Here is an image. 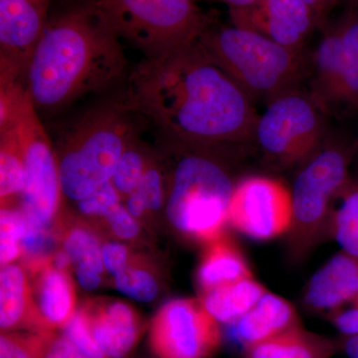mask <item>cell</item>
<instances>
[{
  "instance_id": "30",
  "label": "cell",
  "mask_w": 358,
  "mask_h": 358,
  "mask_svg": "<svg viewBox=\"0 0 358 358\" xmlns=\"http://www.w3.org/2000/svg\"><path fill=\"white\" fill-rule=\"evenodd\" d=\"M115 286L124 296L141 303H150L159 293L154 275L143 266L131 263L115 277Z\"/></svg>"
},
{
  "instance_id": "2",
  "label": "cell",
  "mask_w": 358,
  "mask_h": 358,
  "mask_svg": "<svg viewBox=\"0 0 358 358\" xmlns=\"http://www.w3.org/2000/svg\"><path fill=\"white\" fill-rule=\"evenodd\" d=\"M127 68L119 35L92 0H80L49 18L33 52L25 86L40 117L52 115L114 86Z\"/></svg>"
},
{
  "instance_id": "17",
  "label": "cell",
  "mask_w": 358,
  "mask_h": 358,
  "mask_svg": "<svg viewBox=\"0 0 358 358\" xmlns=\"http://www.w3.org/2000/svg\"><path fill=\"white\" fill-rule=\"evenodd\" d=\"M358 299V257L341 251L315 273L303 289V303L315 313H329Z\"/></svg>"
},
{
  "instance_id": "37",
  "label": "cell",
  "mask_w": 358,
  "mask_h": 358,
  "mask_svg": "<svg viewBox=\"0 0 358 358\" xmlns=\"http://www.w3.org/2000/svg\"><path fill=\"white\" fill-rule=\"evenodd\" d=\"M75 273H76L77 281L80 286L87 289V291L99 288L101 282H102V277H101L102 274L95 270L86 268H75Z\"/></svg>"
},
{
  "instance_id": "32",
  "label": "cell",
  "mask_w": 358,
  "mask_h": 358,
  "mask_svg": "<svg viewBox=\"0 0 358 358\" xmlns=\"http://www.w3.org/2000/svg\"><path fill=\"white\" fill-rule=\"evenodd\" d=\"M122 200L114 185L109 181L100 186L87 199L80 200L76 203L78 210L82 215L90 218H103L113 207L121 203Z\"/></svg>"
},
{
  "instance_id": "23",
  "label": "cell",
  "mask_w": 358,
  "mask_h": 358,
  "mask_svg": "<svg viewBox=\"0 0 358 358\" xmlns=\"http://www.w3.org/2000/svg\"><path fill=\"white\" fill-rule=\"evenodd\" d=\"M25 185L24 148L13 120L0 124V199L1 206L20 199Z\"/></svg>"
},
{
  "instance_id": "36",
  "label": "cell",
  "mask_w": 358,
  "mask_h": 358,
  "mask_svg": "<svg viewBox=\"0 0 358 358\" xmlns=\"http://www.w3.org/2000/svg\"><path fill=\"white\" fill-rule=\"evenodd\" d=\"M44 358H86L64 334H56Z\"/></svg>"
},
{
  "instance_id": "38",
  "label": "cell",
  "mask_w": 358,
  "mask_h": 358,
  "mask_svg": "<svg viewBox=\"0 0 358 358\" xmlns=\"http://www.w3.org/2000/svg\"><path fill=\"white\" fill-rule=\"evenodd\" d=\"M338 352L345 353L348 358H358V334L341 336L336 338Z\"/></svg>"
},
{
  "instance_id": "4",
  "label": "cell",
  "mask_w": 358,
  "mask_h": 358,
  "mask_svg": "<svg viewBox=\"0 0 358 358\" xmlns=\"http://www.w3.org/2000/svg\"><path fill=\"white\" fill-rule=\"evenodd\" d=\"M120 99L96 106L59 131L55 148L63 199L78 202L109 182L129 141L138 136Z\"/></svg>"
},
{
  "instance_id": "12",
  "label": "cell",
  "mask_w": 358,
  "mask_h": 358,
  "mask_svg": "<svg viewBox=\"0 0 358 358\" xmlns=\"http://www.w3.org/2000/svg\"><path fill=\"white\" fill-rule=\"evenodd\" d=\"M292 222L291 194L278 179L249 176L238 181L228 224L252 239L268 241L287 234Z\"/></svg>"
},
{
  "instance_id": "39",
  "label": "cell",
  "mask_w": 358,
  "mask_h": 358,
  "mask_svg": "<svg viewBox=\"0 0 358 358\" xmlns=\"http://www.w3.org/2000/svg\"><path fill=\"white\" fill-rule=\"evenodd\" d=\"M303 1L313 9L317 16L319 24L322 23L327 13L336 6L334 0H303Z\"/></svg>"
},
{
  "instance_id": "33",
  "label": "cell",
  "mask_w": 358,
  "mask_h": 358,
  "mask_svg": "<svg viewBox=\"0 0 358 358\" xmlns=\"http://www.w3.org/2000/svg\"><path fill=\"white\" fill-rule=\"evenodd\" d=\"M103 219L107 222L113 234L119 239L134 240L140 234L138 220L131 215L122 202L113 207Z\"/></svg>"
},
{
  "instance_id": "28",
  "label": "cell",
  "mask_w": 358,
  "mask_h": 358,
  "mask_svg": "<svg viewBox=\"0 0 358 358\" xmlns=\"http://www.w3.org/2000/svg\"><path fill=\"white\" fill-rule=\"evenodd\" d=\"M56 333L7 331L0 336V358H44Z\"/></svg>"
},
{
  "instance_id": "34",
  "label": "cell",
  "mask_w": 358,
  "mask_h": 358,
  "mask_svg": "<svg viewBox=\"0 0 358 358\" xmlns=\"http://www.w3.org/2000/svg\"><path fill=\"white\" fill-rule=\"evenodd\" d=\"M102 260L105 270L115 278L131 263L129 249L119 242H108L102 246Z\"/></svg>"
},
{
  "instance_id": "31",
  "label": "cell",
  "mask_w": 358,
  "mask_h": 358,
  "mask_svg": "<svg viewBox=\"0 0 358 358\" xmlns=\"http://www.w3.org/2000/svg\"><path fill=\"white\" fill-rule=\"evenodd\" d=\"M62 331L85 357L106 358L94 338L83 308H77Z\"/></svg>"
},
{
  "instance_id": "41",
  "label": "cell",
  "mask_w": 358,
  "mask_h": 358,
  "mask_svg": "<svg viewBox=\"0 0 358 358\" xmlns=\"http://www.w3.org/2000/svg\"><path fill=\"white\" fill-rule=\"evenodd\" d=\"M229 7V9H241L252 6L257 0H217Z\"/></svg>"
},
{
  "instance_id": "16",
  "label": "cell",
  "mask_w": 358,
  "mask_h": 358,
  "mask_svg": "<svg viewBox=\"0 0 358 358\" xmlns=\"http://www.w3.org/2000/svg\"><path fill=\"white\" fill-rule=\"evenodd\" d=\"M28 272V271H27ZM33 312L43 333L64 329L76 312V294L68 272L54 267L52 260L29 271Z\"/></svg>"
},
{
  "instance_id": "7",
  "label": "cell",
  "mask_w": 358,
  "mask_h": 358,
  "mask_svg": "<svg viewBox=\"0 0 358 358\" xmlns=\"http://www.w3.org/2000/svg\"><path fill=\"white\" fill-rule=\"evenodd\" d=\"M120 38L155 59L196 43L211 25L195 0H92Z\"/></svg>"
},
{
  "instance_id": "10",
  "label": "cell",
  "mask_w": 358,
  "mask_h": 358,
  "mask_svg": "<svg viewBox=\"0 0 358 358\" xmlns=\"http://www.w3.org/2000/svg\"><path fill=\"white\" fill-rule=\"evenodd\" d=\"M310 96L324 114L358 110V7H350L320 38Z\"/></svg>"
},
{
  "instance_id": "5",
  "label": "cell",
  "mask_w": 358,
  "mask_h": 358,
  "mask_svg": "<svg viewBox=\"0 0 358 358\" xmlns=\"http://www.w3.org/2000/svg\"><path fill=\"white\" fill-rule=\"evenodd\" d=\"M355 145L326 140L319 150L301 162L289 187L292 222L287 233L289 262L305 260L329 238L334 202L350 182Z\"/></svg>"
},
{
  "instance_id": "21",
  "label": "cell",
  "mask_w": 358,
  "mask_h": 358,
  "mask_svg": "<svg viewBox=\"0 0 358 358\" xmlns=\"http://www.w3.org/2000/svg\"><path fill=\"white\" fill-rule=\"evenodd\" d=\"M338 352L336 339L294 327L274 338L243 348L244 358H331Z\"/></svg>"
},
{
  "instance_id": "24",
  "label": "cell",
  "mask_w": 358,
  "mask_h": 358,
  "mask_svg": "<svg viewBox=\"0 0 358 358\" xmlns=\"http://www.w3.org/2000/svg\"><path fill=\"white\" fill-rule=\"evenodd\" d=\"M167 185V169L162 157L154 154L140 185L124 199V206L136 220L159 212L166 207Z\"/></svg>"
},
{
  "instance_id": "8",
  "label": "cell",
  "mask_w": 358,
  "mask_h": 358,
  "mask_svg": "<svg viewBox=\"0 0 358 358\" xmlns=\"http://www.w3.org/2000/svg\"><path fill=\"white\" fill-rule=\"evenodd\" d=\"M324 141V113L298 88L268 101L254 131V143L266 159L282 167L300 166Z\"/></svg>"
},
{
  "instance_id": "43",
  "label": "cell",
  "mask_w": 358,
  "mask_h": 358,
  "mask_svg": "<svg viewBox=\"0 0 358 358\" xmlns=\"http://www.w3.org/2000/svg\"><path fill=\"white\" fill-rule=\"evenodd\" d=\"M357 155V157L358 159V140L357 143H355V155Z\"/></svg>"
},
{
  "instance_id": "27",
  "label": "cell",
  "mask_w": 358,
  "mask_h": 358,
  "mask_svg": "<svg viewBox=\"0 0 358 358\" xmlns=\"http://www.w3.org/2000/svg\"><path fill=\"white\" fill-rule=\"evenodd\" d=\"M63 249L69 255L74 268H86L103 274L102 246L94 231L76 225L65 231Z\"/></svg>"
},
{
  "instance_id": "35",
  "label": "cell",
  "mask_w": 358,
  "mask_h": 358,
  "mask_svg": "<svg viewBox=\"0 0 358 358\" xmlns=\"http://www.w3.org/2000/svg\"><path fill=\"white\" fill-rule=\"evenodd\" d=\"M327 319L341 336L358 334V299L350 305L329 313Z\"/></svg>"
},
{
  "instance_id": "14",
  "label": "cell",
  "mask_w": 358,
  "mask_h": 358,
  "mask_svg": "<svg viewBox=\"0 0 358 358\" xmlns=\"http://www.w3.org/2000/svg\"><path fill=\"white\" fill-rule=\"evenodd\" d=\"M233 25L259 33L291 50L303 51L317 16L303 0H257L241 9H231Z\"/></svg>"
},
{
  "instance_id": "25",
  "label": "cell",
  "mask_w": 358,
  "mask_h": 358,
  "mask_svg": "<svg viewBox=\"0 0 358 358\" xmlns=\"http://www.w3.org/2000/svg\"><path fill=\"white\" fill-rule=\"evenodd\" d=\"M329 237L341 251L358 257V180L352 178L334 202Z\"/></svg>"
},
{
  "instance_id": "22",
  "label": "cell",
  "mask_w": 358,
  "mask_h": 358,
  "mask_svg": "<svg viewBox=\"0 0 358 358\" xmlns=\"http://www.w3.org/2000/svg\"><path fill=\"white\" fill-rule=\"evenodd\" d=\"M268 289L254 277L229 282L200 294L199 300L219 324H232L251 310Z\"/></svg>"
},
{
  "instance_id": "29",
  "label": "cell",
  "mask_w": 358,
  "mask_h": 358,
  "mask_svg": "<svg viewBox=\"0 0 358 358\" xmlns=\"http://www.w3.org/2000/svg\"><path fill=\"white\" fill-rule=\"evenodd\" d=\"M26 219L20 207L3 205L0 212V263L1 267L22 256L20 241L24 235Z\"/></svg>"
},
{
  "instance_id": "9",
  "label": "cell",
  "mask_w": 358,
  "mask_h": 358,
  "mask_svg": "<svg viewBox=\"0 0 358 358\" xmlns=\"http://www.w3.org/2000/svg\"><path fill=\"white\" fill-rule=\"evenodd\" d=\"M9 120L15 122L24 148L25 185L18 207L28 220L51 229L63 199L57 157L27 90L0 124Z\"/></svg>"
},
{
  "instance_id": "3",
  "label": "cell",
  "mask_w": 358,
  "mask_h": 358,
  "mask_svg": "<svg viewBox=\"0 0 358 358\" xmlns=\"http://www.w3.org/2000/svg\"><path fill=\"white\" fill-rule=\"evenodd\" d=\"M164 138L174 159L167 169V221L186 239L208 243L225 234L231 200L239 181L228 154L235 148Z\"/></svg>"
},
{
  "instance_id": "19",
  "label": "cell",
  "mask_w": 358,
  "mask_h": 358,
  "mask_svg": "<svg viewBox=\"0 0 358 358\" xmlns=\"http://www.w3.org/2000/svg\"><path fill=\"white\" fill-rule=\"evenodd\" d=\"M0 329L7 331L40 329L33 312L31 288L27 270L20 264L1 267L0 272Z\"/></svg>"
},
{
  "instance_id": "1",
  "label": "cell",
  "mask_w": 358,
  "mask_h": 358,
  "mask_svg": "<svg viewBox=\"0 0 358 358\" xmlns=\"http://www.w3.org/2000/svg\"><path fill=\"white\" fill-rule=\"evenodd\" d=\"M120 98L147 117L162 136L183 143L237 148L254 143L259 115L253 101L199 42L143 59Z\"/></svg>"
},
{
  "instance_id": "15",
  "label": "cell",
  "mask_w": 358,
  "mask_h": 358,
  "mask_svg": "<svg viewBox=\"0 0 358 358\" xmlns=\"http://www.w3.org/2000/svg\"><path fill=\"white\" fill-rule=\"evenodd\" d=\"M81 308L106 358H127L133 352L143 331V322L133 307L119 300L99 299Z\"/></svg>"
},
{
  "instance_id": "40",
  "label": "cell",
  "mask_w": 358,
  "mask_h": 358,
  "mask_svg": "<svg viewBox=\"0 0 358 358\" xmlns=\"http://www.w3.org/2000/svg\"><path fill=\"white\" fill-rule=\"evenodd\" d=\"M52 264L54 267L57 268L58 270L64 271V272H68L71 266H73L72 261L64 249L55 252L54 256L52 257Z\"/></svg>"
},
{
  "instance_id": "18",
  "label": "cell",
  "mask_w": 358,
  "mask_h": 358,
  "mask_svg": "<svg viewBox=\"0 0 358 358\" xmlns=\"http://www.w3.org/2000/svg\"><path fill=\"white\" fill-rule=\"evenodd\" d=\"M229 326L234 341L245 348L301 324L294 306L268 291L246 315Z\"/></svg>"
},
{
  "instance_id": "13",
  "label": "cell",
  "mask_w": 358,
  "mask_h": 358,
  "mask_svg": "<svg viewBox=\"0 0 358 358\" xmlns=\"http://www.w3.org/2000/svg\"><path fill=\"white\" fill-rule=\"evenodd\" d=\"M52 0H0V83L25 84Z\"/></svg>"
},
{
  "instance_id": "11",
  "label": "cell",
  "mask_w": 358,
  "mask_h": 358,
  "mask_svg": "<svg viewBox=\"0 0 358 358\" xmlns=\"http://www.w3.org/2000/svg\"><path fill=\"white\" fill-rule=\"evenodd\" d=\"M219 324L199 299H176L152 320L150 350L157 358H211L222 343Z\"/></svg>"
},
{
  "instance_id": "42",
  "label": "cell",
  "mask_w": 358,
  "mask_h": 358,
  "mask_svg": "<svg viewBox=\"0 0 358 358\" xmlns=\"http://www.w3.org/2000/svg\"><path fill=\"white\" fill-rule=\"evenodd\" d=\"M334 2L336 4H338V2H345L350 7H358V0H334Z\"/></svg>"
},
{
  "instance_id": "26",
  "label": "cell",
  "mask_w": 358,
  "mask_h": 358,
  "mask_svg": "<svg viewBox=\"0 0 358 358\" xmlns=\"http://www.w3.org/2000/svg\"><path fill=\"white\" fill-rule=\"evenodd\" d=\"M154 152L145 143L134 136L122 152L110 182L122 199H126L140 185Z\"/></svg>"
},
{
  "instance_id": "6",
  "label": "cell",
  "mask_w": 358,
  "mask_h": 358,
  "mask_svg": "<svg viewBox=\"0 0 358 358\" xmlns=\"http://www.w3.org/2000/svg\"><path fill=\"white\" fill-rule=\"evenodd\" d=\"M209 56L252 101H268L296 88L303 53L245 28H207L199 39Z\"/></svg>"
},
{
  "instance_id": "20",
  "label": "cell",
  "mask_w": 358,
  "mask_h": 358,
  "mask_svg": "<svg viewBox=\"0 0 358 358\" xmlns=\"http://www.w3.org/2000/svg\"><path fill=\"white\" fill-rule=\"evenodd\" d=\"M250 277H253V273L246 257L227 235L205 244L196 272L200 294Z\"/></svg>"
}]
</instances>
